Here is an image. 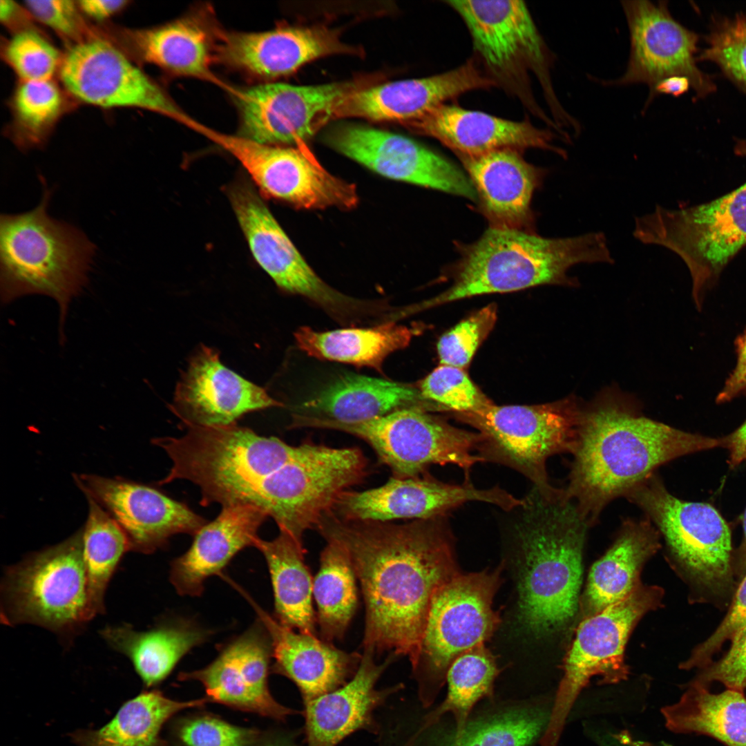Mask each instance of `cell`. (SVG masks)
<instances>
[{
	"instance_id": "cell-28",
	"label": "cell",
	"mask_w": 746,
	"mask_h": 746,
	"mask_svg": "<svg viewBox=\"0 0 746 746\" xmlns=\"http://www.w3.org/2000/svg\"><path fill=\"white\" fill-rule=\"evenodd\" d=\"M268 517L251 504L222 506L218 517L193 535L188 551L172 562L170 580L177 592L200 596L209 577L220 575L243 548L255 547L258 530Z\"/></svg>"
},
{
	"instance_id": "cell-33",
	"label": "cell",
	"mask_w": 746,
	"mask_h": 746,
	"mask_svg": "<svg viewBox=\"0 0 746 746\" xmlns=\"http://www.w3.org/2000/svg\"><path fill=\"white\" fill-rule=\"evenodd\" d=\"M255 547L263 555L274 598V618L282 625L316 636L312 606L313 581L305 562L303 544L280 531L271 541L259 537Z\"/></svg>"
},
{
	"instance_id": "cell-17",
	"label": "cell",
	"mask_w": 746,
	"mask_h": 746,
	"mask_svg": "<svg viewBox=\"0 0 746 746\" xmlns=\"http://www.w3.org/2000/svg\"><path fill=\"white\" fill-rule=\"evenodd\" d=\"M621 6L629 34V55L624 73L603 85H647L649 90L671 76L687 77L698 91L709 83L696 66L697 35L671 16L667 1L625 0Z\"/></svg>"
},
{
	"instance_id": "cell-42",
	"label": "cell",
	"mask_w": 746,
	"mask_h": 746,
	"mask_svg": "<svg viewBox=\"0 0 746 746\" xmlns=\"http://www.w3.org/2000/svg\"><path fill=\"white\" fill-rule=\"evenodd\" d=\"M61 106V94L50 79L22 82L14 98L17 118L26 132L20 145L39 144L44 131L58 116Z\"/></svg>"
},
{
	"instance_id": "cell-20",
	"label": "cell",
	"mask_w": 746,
	"mask_h": 746,
	"mask_svg": "<svg viewBox=\"0 0 746 746\" xmlns=\"http://www.w3.org/2000/svg\"><path fill=\"white\" fill-rule=\"evenodd\" d=\"M76 481L117 522L135 551L153 553L171 536H193L207 523L186 504L145 485L93 475L77 477Z\"/></svg>"
},
{
	"instance_id": "cell-22",
	"label": "cell",
	"mask_w": 746,
	"mask_h": 746,
	"mask_svg": "<svg viewBox=\"0 0 746 746\" xmlns=\"http://www.w3.org/2000/svg\"><path fill=\"white\" fill-rule=\"evenodd\" d=\"M283 404L224 366L213 348L201 346L177 384L171 411L183 428L236 423L244 414Z\"/></svg>"
},
{
	"instance_id": "cell-5",
	"label": "cell",
	"mask_w": 746,
	"mask_h": 746,
	"mask_svg": "<svg viewBox=\"0 0 746 746\" xmlns=\"http://www.w3.org/2000/svg\"><path fill=\"white\" fill-rule=\"evenodd\" d=\"M466 24L477 59L496 86L517 97L557 133H581L579 121L563 107L554 90V55L524 1H447Z\"/></svg>"
},
{
	"instance_id": "cell-51",
	"label": "cell",
	"mask_w": 746,
	"mask_h": 746,
	"mask_svg": "<svg viewBox=\"0 0 746 746\" xmlns=\"http://www.w3.org/2000/svg\"><path fill=\"white\" fill-rule=\"evenodd\" d=\"M736 366L716 396L719 403H726L746 392V330L735 341Z\"/></svg>"
},
{
	"instance_id": "cell-57",
	"label": "cell",
	"mask_w": 746,
	"mask_h": 746,
	"mask_svg": "<svg viewBox=\"0 0 746 746\" xmlns=\"http://www.w3.org/2000/svg\"><path fill=\"white\" fill-rule=\"evenodd\" d=\"M743 526L744 531V543L743 553L738 566V571L741 575L744 576L746 573V509L743 515Z\"/></svg>"
},
{
	"instance_id": "cell-56",
	"label": "cell",
	"mask_w": 746,
	"mask_h": 746,
	"mask_svg": "<svg viewBox=\"0 0 746 746\" xmlns=\"http://www.w3.org/2000/svg\"><path fill=\"white\" fill-rule=\"evenodd\" d=\"M15 2L9 0H1L0 2V17L4 22L9 21L16 10Z\"/></svg>"
},
{
	"instance_id": "cell-53",
	"label": "cell",
	"mask_w": 746,
	"mask_h": 746,
	"mask_svg": "<svg viewBox=\"0 0 746 746\" xmlns=\"http://www.w3.org/2000/svg\"><path fill=\"white\" fill-rule=\"evenodd\" d=\"M691 85L690 80L684 76H671L660 80L649 90L644 109H647L658 95H670L678 97L686 93Z\"/></svg>"
},
{
	"instance_id": "cell-26",
	"label": "cell",
	"mask_w": 746,
	"mask_h": 746,
	"mask_svg": "<svg viewBox=\"0 0 746 746\" xmlns=\"http://www.w3.org/2000/svg\"><path fill=\"white\" fill-rule=\"evenodd\" d=\"M374 655L373 651L364 649L358 668L348 682L304 702L308 746H335L358 729L374 727L373 711L400 687L376 689L377 680L397 656L390 653L377 664Z\"/></svg>"
},
{
	"instance_id": "cell-48",
	"label": "cell",
	"mask_w": 746,
	"mask_h": 746,
	"mask_svg": "<svg viewBox=\"0 0 746 746\" xmlns=\"http://www.w3.org/2000/svg\"><path fill=\"white\" fill-rule=\"evenodd\" d=\"M746 624V573L738 586L732 603L725 618L716 631L698 645L681 668H704L712 662V658L723 644L731 640L736 633Z\"/></svg>"
},
{
	"instance_id": "cell-18",
	"label": "cell",
	"mask_w": 746,
	"mask_h": 746,
	"mask_svg": "<svg viewBox=\"0 0 746 746\" xmlns=\"http://www.w3.org/2000/svg\"><path fill=\"white\" fill-rule=\"evenodd\" d=\"M325 140L332 149L385 178L477 199L471 180L460 169L405 136L347 124L333 129Z\"/></svg>"
},
{
	"instance_id": "cell-3",
	"label": "cell",
	"mask_w": 746,
	"mask_h": 746,
	"mask_svg": "<svg viewBox=\"0 0 746 746\" xmlns=\"http://www.w3.org/2000/svg\"><path fill=\"white\" fill-rule=\"evenodd\" d=\"M501 525L522 563L519 619L539 635L554 632L575 614L582 553L589 525L564 488L536 486L518 506L503 510Z\"/></svg>"
},
{
	"instance_id": "cell-36",
	"label": "cell",
	"mask_w": 746,
	"mask_h": 746,
	"mask_svg": "<svg viewBox=\"0 0 746 746\" xmlns=\"http://www.w3.org/2000/svg\"><path fill=\"white\" fill-rule=\"evenodd\" d=\"M415 330L390 321L365 328L318 332L309 327L294 333L300 350L310 356L369 367L381 372L385 359L407 347Z\"/></svg>"
},
{
	"instance_id": "cell-38",
	"label": "cell",
	"mask_w": 746,
	"mask_h": 746,
	"mask_svg": "<svg viewBox=\"0 0 746 746\" xmlns=\"http://www.w3.org/2000/svg\"><path fill=\"white\" fill-rule=\"evenodd\" d=\"M499 672L495 658L485 644L477 646L457 657L447 671L448 688L445 700L425 717L406 746H412L422 733L447 713H450L455 718L454 732L462 731L469 721L474 706L484 698L493 696L494 682Z\"/></svg>"
},
{
	"instance_id": "cell-59",
	"label": "cell",
	"mask_w": 746,
	"mask_h": 746,
	"mask_svg": "<svg viewBox=\"0 0 746 746\" xmlns=\"http://www.w3.org/2000/svg\"><path fill=\"white\" fill-rule=\"evenodd\" d=\"M258 746H289L287 743L282 740H267L262 742Z\"/></svg>"
},
{
	"instance_id": "cell-9",
	"label": "cell",
	"mask_w": 746,
	"mask_h": 746,
	"mask_svg": "<svg viewBox=\"0 0 746 746\" xmlns=\"http://www.w3.org/2000/svg\"><path fill=\"white\" fill-rule=\"evenodd\" d=\"M457 573L434 594L423 631L418 661L412 667L423 707L435 700L453 660L485 644L500 618L492 609L500 570Z\"/></svg>"
},
{
	"instance_id": "cell-19",
	"label": "cell",
	"mask_w": 746,
	"mask_h": 746,
	"mask_svg": "<svg viewBox=\"0 0 746 746\" xmlns=\"http://www.w3.org/2000/svg\"><path fill=\"white\" fill-rule=\"evenodd\" d=\"M521 501L499 487L480 489L468 480L450 484L426 475L423 477H392L379 487L345 492L332 513L347 520L390 522L445 516L470 501L488 503L508 510Z\"/></svg>"
},
{
	"instance_id": "cell-7",
	"label": "cell",
	"mask_w": 746,
	"mask_h": 746,
	"mask_svg": "<svg viewBox=\"0 0 746 746\" xmlns=\"http://www.w3.org/2000/svg\"><path fill=\"white\" fill-rule=\"evenodd\" d=\"M633 234L643 244L662 246L681 258L700 308L705 292L746 245V183L706 203L675 209L657 206L635 218Z\"/></svg>"
},
{
	"instance_id": "cell-11",
	"label": "cell",
	"mask_w": 746,
	"mask_h": 746,
	"mask_svg": "<svg viewBox=\"0 0 746 746\" xmlns=\"http://www.w3.org/2000/svg\"><path fill=\"white\" fill-rule=\"evenodd\" d=\"M663 591L642 584L624 600L580 624L563 662L560 682L541 746H557L569 713L591 678L618 683L629 674L624 653L628 638L641 618L660 604Z\"/></svg>"
},
{
	"instance_id": "cell-12",
	"label": "cell",
	"mask_w": 746,
	"mask_h": 746,
	"mask_svg": "<svg viewBox=\"0 0 746 746\" xmlns=\"http://www.w3.org/2000/svg\"><path fill=\"white\" fill-rule=\"evenodd\" d=\"M625 497L662 535L670 554L692 583L714 594L732 588L731 533L715 508L678 499L655 473Z\"/></svg>"
},
{
	"instance_id": "cell-34",
	"label": "cell",
	"mask_w": 746,
	"mask_h": 746,
	"mask_svg": "<svg viewBox=\"0 0 746 746\" xmlns=\"http://www.w3.org/2000/svg\"><path fill=\"white\" fill-rule=\"evenodd\" d=\"M666 727L678 734L711 737L725 746H746V696L727 689L711 693L691 681L679 700L662 709Z\"/></svg>"
},
{
	"instance_id": "cell-27",
	"label": "cell",
	"mask_w": 746,
	"mask_h": 746,
	"mask_svg": "<svg viewBox=\"0 0 746 746\" xmlns=\"http://www.w3.org/2000/svg\"><path fill=\"white\" fill-rule=\"evenodd\" d=\"M492 227L531 231V200L545 171L526 162L515 149L461 157Z\"/></svg>"
},
{
	"instance_id": "cell-58",
	"label": "cell",
	"mask_w": 746,
	"mask_h": 746,
	"mask_svg": "<svg viewBox=\"0 0 746 746\" xmlns=\"http://www.w3.org/2000/svg\"><path fill=\"white\" fill-rule=\"evenodd\" d=\"M735 152L738 155L746 157V140L740 141L736 144Z\"/></svg>"
},
{
	"instance_id": "cell-55",
	"label": "cell",
	"mask_w": 746,
	"mask_h": 746,
	"mask_svg": "<svg viewBox=\"0 0 746 746\" xmlns=\"http://www.w3.org/2000/svg\"><path fill=\"white\" fill-rule=\"evenodd\" d=\"M722 441V446L728 450L730 466L735 467L746 461V421Z\"/></svg>"
},
{
	"instance_id": "cell-15",
	"label": "cell",
	"mask_w": 746,
	"mask_h": 746,
	"mask_svg": "<svg viewBox=\"0 0 746 746\" xmlns=\"http://www.w3.org/2000/svg\"><path fill=\"white\" fill-rule=\"evenodd\" d=\"M60 77L73 96L87 104L144 108L186 126L192 119L122 52L103 40L73 46L61 63Z\"/></svg>"
},
{
	"instance_id": "cell-54",
	"label": "cell",
	"mask_w": 746,
	"mask_h": 746,
	"mask_svg": "<svg viewBox=\"0 0 746 746\" xmlns=\"http://www.w3.org/2000/svg\"><path fill=\"white\" fill-rule=\"evenodd\" d=\"M599 746H671L664 742L651 743L633 737L627 730L605 731L595 735Z\"/></svg>"
},
{
	"instance_id": "cell-31",
	"label": "cell",
	"mask_w": 746,
	"mask_h": 746,
	"mask_svg": "<svg viewBox=\"0 0 746 746\" xmlns=\"http://www.w3.org/2000/svg\"><path fill=\"white\" fill-rule=\"evenodd\" d=\"M659 547V532L647 517L626 520L614 543L591 568L580 600L583 617L599 613L636 589L644 564Z\"/></svg>"
},
{
	"instance_id": "cell-39",
	"label": "cell",
	"mask_w": 746,
	"mask_h": 746,
	"mask_svg": "<svg viewBox=\"0 0 746 746\" xmlns=\"http://www.w3.org/2000/svg\"><path fill=\"white\" fill-rule=\"evenodd\" d=\"M326 542L313 581V596L321 638L332 642L344 636L356 612L358 597L356 577L347 554L338 544Z\"/></svg>"
},
{
	"instance_id": "cell-23",
	"label": "cell",
	"mask_w": 746,
	"mask_h": 746,
	"mask_svg": "<svg viewBox=\"0 0 746 746\" xmlns=\"http://www.w3.org/2000/svg\"><path fill=\"white\" fill-rule=\"evenodd\" d=\"M496 86L477 59L435 75L360 88L347 95L334 118L359 117L405 125L466 93Z\"/></svg>"
},
{
	"instance_id": "cell-40",
	"label": "cell",
	"mask_w": 746,
	"mask_h": 746,
	"mask_svg": "<svg viewBox=\"0 0 746 746\" xmlns=\"http://www.w3.org/2000/svg\"><path fill=\"white\" fill-rule=\"evenodd\" d=\"M89 510L82 532L90 613L93 618L104 612L106 588L124 554L131 550L128 537L111 515L95 499L86 496Z\"/></svg>"
},
{
	"instance_id": "cell-45",
	"label": "cell",
	"mask_w": 746,
	"mask_h": 746,
	"mask_svg": "<svg viewBox=\"0 0 746 746\" xmlns=\"http://www.w3.org/2000/svg\"><path fill=\"white\" fill-rule=\"evenodd\" d=\"M5 57L22 82L50 80L59 63L56 48L30 30L19 32L10 39Z\"/></svg>"
},
{
	"instance_id": "cell-10",
	"label": "cell",
	"mask_w": 746,
	"mask_h": 746,
	"mask_svg": "<svg viewBox=\"0 0 746 746\" xmlns=\"http://www.w3.org/2000/svg\"><path fill=\"white\" fill-rule=\"evenodd\" d=\"M582 408L574 397L532 405L490 403L472 413L457 416L479 432V455L485 461L509 466L534 486L549 489L547 459L572 453Z\"/></svg>"
},
{
	"instance_id": "cell-1",
	"label": "cell",
	"mask_w": 746,
	"mask_h": 746,
	"mask_svg": "<svg viewBox=\"0 0 746 746\" xmlns=\"http://www.w3.org/2000/svg\"><path fill=\"white\" fill-rule=\"evenodd\" d=\"M316 529L347 554L363 596V649L417 662L432 597L459 572L447 515L404 524L354 521L332 513Z\"/></svg>"
},
{
	"instance_id": "cell-43",
	"label": "cell",
	"mask_w": 746,
	"mask_h": 746,
	"mask_svg": "<svg viewBox=\"0 0 746 746\" xmlns=\"http://www.w3.org/2000/svg\"><path fill=\"white\" fill-rule=\"evenodd\" d=\"M422 397L457 416L475 412L492 403L476 387L464 369L439 365L420 384Z\"/></svg>"
},
{
	"instance_id": "cell-44",
	"label": "cell",
	"mask_w": 746,
	"mask_h": 746,
	"mask_svg": "<svg viewBox=\"0 0 746 746\" xmlns=\"http://www.w3.org/2000/svg\"><path fill=\"white\" fill-rule=\"evenodd\" d=\"M496 320V305L490 304L444 333L437 345L440 364L464 369L492 330Z\"/></svg>"
},
{
	"instance_id": "cell-41",
	"label": "cell",
	"mask_w": 746,
	"mask_h": 746,
	"mask_svg": "<svg viewBox=\"0 0 746 746\" xmlns=\"http://www.w3.org/2000/svg\"><path fill=\"white\" fill-rule=\"evenodd\" d=\"M551 709L525 705L469 721L459 733L445 739L443 746H530L543 735Z\"/></svg>"
},
{
	"instance_id": "cell-29",
	"label": "cell",
	"mask_w": 746,
	"mask_h": 746,
	"mask_svg": "<svg viewBox=\"0 0 746 746\" xmlns=\"http://www.w3.org/2000/svg\"><path fill=\"white\" fill-rule=\"evenodd\" d=\"M271 641V669L298 687L304 702L334 691L354 676L362 655L346 652L317 636L296 632L254 604Z\"/></svg>"
},
{
	"instance_id": "cell-46",
	"label": "cell",
	"mask_w": 746,
	"mask_h": 746,
	"mask_svg": "<svg viewBox=\"0 0 746 746\" xmlns=\"http://www.w3.org/2000/svg\"><path fill=\"white\" fill-rule=\"evenodd\" d=\"M175 734L181 746H252L261 737L258 729L239 727L211 715L182 719Z\"/></svg>"
},
{
	"instance_id": "cell-4",
	"label": "cell",
	"mask_w": 746,
	"mask_h": 746,
	"mask_svg": "<svg viewBox=\"0 0 746 746\" xmlns=\"http://www.w3.org/2000/svg\"><path fill=\"white\" fill-rule=\"evenodd\" d=\"M602 232L546 238L533 231L491 227L467 246L454 267L450 287L423 305L478 295L507 293L542 285L576 287L568 274L582 263H613Z\"/></svg>"
},
{
	"instance_id": "cell-32",
	"label": "cell",
	"mask_w": 746,
	"mask_h": 746,
	"mask_svg": "<svg viewBox=\"0 0 746 746\" xmlns=\"http://www.w3.org/2000/svg\"><path fill=\"white\" fill-rule=\"evenodd\" d=\"M100 634L113 649L128 658L149 688L162 682L187 653L208 640L211 631L193 621L175 619L146 631L124 624L106 627Z\"/></svg>"
},
{
	"instance_id": "cell-49",
	"label": "cell",
	"mask_w": 746,
	"mask_h": 746,
	"mask_svg": "<svg viewBox=\"0 0 746 746\" xmlns=\"http://www.w3.org/2000/svg\"><path fill=\"white\" fill-rule=\"evenodd\" d=\"M731 641L730 649L725 656L702 668L693 681L706 687L718 682L727 689L744 692L746 689V624L736 633Z\"/></svg>"
},
{
	"instance_id": "cell-6",
	"label": "cell",
	"mask_w": 746,
	"mask_h": 746,
	"mask_svg": "<svg viewBox=\"0 0 746 746\" xmlns=\"http://www.w3.org/2000/svg\"><path fill=\"white\" fill-rule=\"evenodd\" d=\"M39 177V204L0 216L1 298L7 304L26 295L49 296L59 305L63 327L70 301L87 283L96 247L80 229L48 214L53 189Z\"/></svg>"
},
{
	"instance_id": "cell-14",
	"label": "cell",
	"mask_w": 746,
	"mask_h": 746,
	"mask_svg": "<svg viewBox=\"0 0 746 746\" xmlns=\"http://www.w3.org/2000/svg\"><path fill=\"white\" fill-rule=\"evenodd\" d=\"M363 84L356 81L311 86L272 83L232 89L240 115L238 135L265 144L303 145L334 118L344 98Z\"/></svg>"
},
{
	"instance_id": "cell-2",
	"label": "cell",
	"mask_w": 746,
	"mask_h": 746,
	"mask_svg": "<svg viewBox=\"0 0 746 746\" xmlns=\"http://www.w3.org/2000/svg\"><path fill=\"white\" fill-rule=\"evenodd\" d=\"M721 439L685 432L629 405L603 399L582 409L566 495L589 525L671 460L722 446Z\"/></svg>"
},
{
	"instance_id": "cell-50",
	"label": "cell",
	"mask_w": 746,
	"mask_h": 746,
	"mask_svg": "<svg viewBox=\"0 0 746 746\" xmlns=\"http://www.w3.org/2000/svg\"><path fill=\"white\" fill-rule=\"evenodd\" d=\"M25 6L36 19L56 32L69 37H73L78 33V6L74 1H26Z\"/></svg>"
},
{
	"instance_id": "cell-30",
	"label": "cell",
	"mask_w": 746,
	"mask_h": 746,
	"mask_svg": "<svg viewBox=\"0 0 746 746\" xmlns=\"http://www.w3.org/2000/svg\"><path fill=\"white\" fill-rule=\"evenodd\" d=\"M428 402L408 385L358 374L342 375L297 405L292 417L356 423Z\"/></svg>"
},
{
	"instance_id": "cell-25",
	"label": "cell",
	"mask_w": 746,
	"mask_h": 746,
	"mask_svg": "<svg viewBox=\"0 0 746 746\" xmlns=\"http://www.w3.org/2000/svg\"><path fill=\"white\" fill-rule=\"evenodd\" d=\"M218 35L220 59L264 77L289 74L323 56L354 52L341 42L336 32L321 27H284Z\"/></svg>"
},
{
	"instance_id": "cell-16",
	"label": "cell",
	"mask_w": 746,
	"mask_h": 746,
	"mask_svg": "<svg viewBox=\"0 0 746 746\" xmlns=\"http://www.w3.org/2000/svg\"><path fill=\"white\" fill-rule=\"evenodd\" d=\"M229 196L252 255L280 288L312 300L337 318L365 309L367 304L337 291L314 272L251 189L238 185Z\"/></svg>"
},
{
	"instance_id": "cell-52",
	"label": "cell",
	"mask_w": 746,
	"mask_h": 746,
	"mask_svg": "<svg viewBox=\"0 0 746 746\" xmlns=\"http://www.w3.org/2000/svg\"><path fill=\"white\" fill-rule=\"evenodd\" d=\"M77 3L78 8L88 17L96 20H103L122 10L127 1L82 0Z\"/></svg>"
},
{
	"instance_id": "cell-21",
	"label": "cell",
	"mask_w": 746,
	"mask_h": 746,
	"mask_svg": "<svg viewBox=\"0 0 746 746\" xmlns=\"http://www.w3.org/2000/svg\"><path fill=\"white\" fill-rule=\"evenodd\" d=\"M272 644L259 620L223 647L204 668L180 673V680H197L210 702L238 710L283 720L294 711L278 703L270 694L268 676Z\"/></svg>"
},
{
	"instance_id": "cell-35",
	"label": "cell",
	"mask_w": 746,
	"mask_h": 746,
	"mask_svg": "<svg viewBox=\"0 0 746 746\" xmlns=\"http://www.w3.org/2000/svg\"><path fill=\"white\" fill-rule=\"evenodd\" d=\"M207 698L179 701L158 690L144 691L126 701L112 719L97 729H77L70 736L77 746H167L164 725L178 712L200 707Z\"/></svg>"
},
{
	"instance_id": "cell-47",
	"label": "cell",
	"mask_w": 746,
	"mask_h": 746,
	"mask_svg": "<svg viewBox=\"0 0 746 746\" xmlns=\"http://www.w3.org/2000/svg\"><path fill=\"white\" fill-rule=\"evenodd\" d=\"M700 58L715 62L746 88V16L723 23L709 37Z\"/></svg>"
},
{
	"instance_id": "cell-24",
	"label": "cell",
	"mask_w": 746,
	"mask_h": 746,
	"mask_svg": "<svg viewBox=\"0 0 746 746\" xmlns=\"http://www.w3.org/2000/svg\"><path fill=\"white\" fill-rule=\"evenodd\" d=\"M417 133L434 138L459 157H472L501 149H539L566 158L567 153L554 144L556 132L539 128L529 121H513L484 112L443 104L423 117L404 125Z\"/></svg>"
},
{
	"instance_id": "cell-13",
	"label": "cell",
	"mask_w": 746,
	"mask_h": 746,
	"mask_svg": "<svg viewBox=\"0 0 746 746\" xmlns=\"http://www.w3.org/2000/svg\"><path fill=\"white\" fill-rule=\"evenodd\" d=\"M305 426L341 431L363 440L399 478L420 477L434 464L456 465L468 478L474 465L485 461L479 455V432L452 426L419 407L356 423L309 419Z\"/></svg>"
},
{
	"instance_id": "cell-37",
	"label": "cell",
	"mask_w": 746,
	"mask_h": 746,
	"mask_svg": "<svg viewBox=\"0 0 746 746\" xmlns=\"http://www.w3.org/2000/svg\"><path fill=\"white\" fill-rule=\"evenodd\" d=\"M140 56L176 75L215 80L210 69L211 37L204 25L184 17L131 33Z\"/></svg>"
},
{
	"instance_id": "cell-8",
	"label": "cell",
	"mask_w": 746,
	"mask_h": 746,
	"mask_svg": "<svg viewBox=\"0 0 746 746\" xmlns=\"http://www.w3.org/2000/svg\"><path fill=\"white\" fill-rule=\"evenodd\" d=\"M1 596L7 625L32 624L66 635L91 620L82 533L8 568Z\"/></svg>"
}]
</instances>
